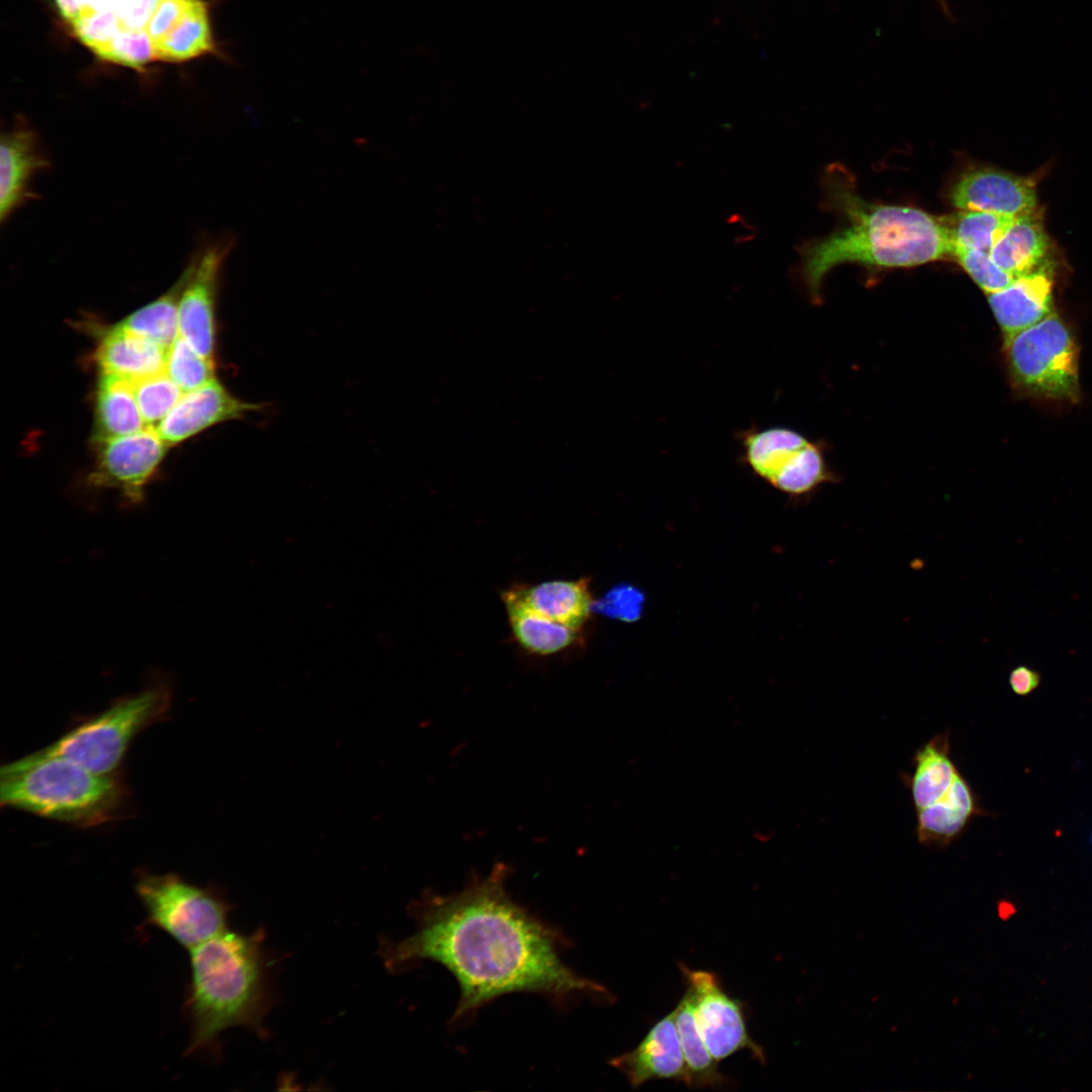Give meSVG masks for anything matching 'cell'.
<instances>
[{"label": "cell", "instance_id": "obj_1", "mask_svg": "<svg viewBox=\"0 0 1092 1092\" xmlns=\"http://www.w3.org/2000/svg\"><path fill=\"white\" fill-rule=\"evenodd\" d=\"M509 872L499 862L461 891L415 901L410 908L416 931L382 947L387 969L403 971L424 960L444 966L460 989L451 1022L468 1019L491 1000L515 992L542 994L557 1004L581 996L611 997L604 986L564 963L561 932L511 897Z\"/></svg>", "mask_w": 1092, "mask_h": 1092}, {"label": "cell", "instance_id": "obj_2", "mask_svg": "<svg viewBox=\"0 0 1092 1092\" xmlns=\"http://www.w3.org/2000/svg\"><path fill=\"white\" fill-rule=\"evenodd\" d=\"M829 189L848 224L799 250L801 279L812 300H819L824 277L839 264L912 267L951 256L941 218L915 207L869 202L848 186Z\"/></svg>", "mask_w": 1092, "mask_h": 1092}, {"label": "cell", "instance_id": "obj_3", "mask_svg": "<svg viewBox=\"0 0 1092 1092\" xmlns=\"http://www.w3.org/2000/svg\"><path fill=\"white\" fill-rule=\"evenodd\" d=\"M189 952L183 1011L191 1034L185 1056H217L220 1035L230 1028L262 1033L274 1003L262 932L225 929Z\"/></svg>", "mask_w": 1092, "mask_h": 1092}, {"label": "cell", "instance_id": "obj_4", "mask_svg": "<svg viewBox=\"0 0 1092 1092\" xmlns=\"http://www.w3.org/2000/svg\"><path fill=\"white\" fill-rule=\"evenodd\" d=\"M113 775H101L42 749L1 767L2 806L78 827L112 820L125 799Z\"/></svg>", "mask_w": 1092, "mask_h": 1092}, {"label": "cell", "instance_id": "obj_5", "mask_svg": "<svg viewBox=\"0 0 1092 1092\" xmlns=\"http://www.w3.org/2000/svg\"><path fill=\"white\" fill-rule=\"evenodd\" d=\"M949 730L934 735L913 756L914 770L903 778L916 814V837L942 849L960 838L972 821L986 815L968 780L950 756Z\"/></svg>", "mask_w": 1092, "mask_h": 1092}, {"label": "cell", "instance_id": "obj_6", "mask_svg": "<svg viewBox=\"0 0 1092 1092\" xmlns=\"http://www.w3.org/2000/svg\"><path fill=\"white\" fill-rule=\"evenodd\" d=\"M171 699L167 682H154L120 698L42 750L66 757L94 772L113 775L132 739L167 715Z\"/></svg>", "mask_w": 1092, "mask_h": 1092}, {"label": "cell", "instance_id": "obj_7", "mask_svg": "<svg viewBox=\"0 0 1092 1092\" xmlns=\"http://www.w3.org/2000/svg\"><path fill=\"white\" fill-rule=\"evenodd\" d=\"M1013 385L1041 399L1080 397L1079 349L1073 331L1056 312L1004 341Z\"/></svg>", "mask_w": 1092, "mask_h": 1092}, {"label": "cell", "instance_id": "obj_8", "mask_svg": "<svg viewBox=\"0 0 1092 1092\" xmlns=\"http://www.w3.org/2000/svg\"><path fill=\"white\" fill-rule=\"evenodd\" d=\"M135 893L152 925L190 950L226 929L231 906L217 890L199 887L176 874L138 875Z\"/></svg>", "mask_w": 1092, "mask_h": 1092}, {"label": "cell", "instance_id": "obj_9", "mask_svg": "<svg viewBox=\"0 0 1092 1092\" xmlns=\"http://www.w3.org/2000/svg\"><path fill=\"white\" fill-rule=\"evenodd\" d=\"M95 443L96 459L86 485L95 490L117 491L122 506L127 508L142 504L145 488L168 448L157 430L147 427L131 435Z\"/></svg>", "mask_w": 1092, "mask_h": 1092}, {"label": "cell", "instance_id": "obj_10", "mask_svg": "<svg viewBox=\"0 0 1092 1092\" xmlns=\"http://www.w3.org/2000/svg\"><path fill=\"white\" fill-rule=\"evenodd\" d=\"M679 968L693 994L699 1031L714 1059L720 1062L747 1050L764 1064V1051L747 1030L743 1002L724 990L716 974L692 970L682 964Z\"/></svg>", "mask_w": 1092, "mask_h": 1092}, {"label": "cell", "instance_id": "obj_11", "mask_svg": "<svg viewBox=\"0 0 1092 1092\" xmlns=\"http://www.w3.org/2000/svg\"><path fill=\"white\" fill-rule=\"evenodd\" d=\"M233 241L216 239L202 246L186 266L188 276L178 307L179 337L200 356L213 361L215 302L220 273Z\"/></svg>", "mask_w": 1092, "mask_h": 1092}, {"label": "cell", "instance_id": "obj_12", "mask_svg": "<svg viewBox=\"0 0 1092 1092\" xmlns=\"http://www.w3.org/2000/svg\"><path fill=\"white\" fill-rule=\"evenodd\" d=\"M609 1064L635 1089L651 1080H674L689 1086L690 1075L675 1023L674 1009L660 1018L639 1044Z\"/></svg>", "mask_w": 1092, "mask_h": 1092}, {"label": "cell", "instance_id": "obj_13", "mask_svg": "<svg viewBox=\"0 0 1092 1092\" xmlns=\"http://www.w3.org/2000/svg\"><path fill=\"white\" fill-rule=\"evenodd\" d=\"M259 408L256 403L235 397L215 378L183 393L155 429L168 446L175 445L214 425L241 419Z\"/></svg>", "mask_w": 1092, "mask_h": 1092}, {"label": "cell", "instance_id": "obj_14", "mask_svg": "<svg viewBox=\"0 0 1092 1092\" xmlns=\"http://www.w3.org/2000/svg\"><path fill=\"white\" fill-rule=\"evenodd\" d=\"M950 201L959 210L1020 216L1035 211L1036 193L1029 179L980 168L963 174L950 191Z\"/></svg>", "mask_w": 1092, "mask_h": 1092}, {"label": "cell", "instance_id": "obj_15", "mask_svg": "<svg viewBox=\"0 0 1092 1092\" xmlns=\"http://www.w3.org/2000/svg\"><path fill=\"white\" fill-rule=\"evenodd\" d=\"M50 167L37 133L18 121L3 131L0 142V218L7 219L18 207L33 199L31 179Z\"/></svg>", "mask_w": 1092, "mask_h": 1092}, {"label": "cell", "instance_id": "obj_16", "mask_svg": "<svg viewBox=\"0 0 1092 1092\" xmlns=\"http://www.w3.org/2000/svg\"><path fill=\"white\" fill-rule=\"evenodd\" d=\"M987 296L1005 341L1053 312L1052 276L1041 266Z\"/></svg>", "mask_w": 1092, "mask_h": 1092}, {"label": "cell", "instance_id": "obj_17", "mask_svg": "<svg viewBox=\"0 0 1092 1092\" xmlns=\"http://www.w3.org/2000/svg\"><path fill=\"white\" fill-rule=\"evenodd\" d=\"M504 596L531 611L580 632L595 608L588 580H551L535 585H517Z\"/></svg>", "mask_w": 1092, "mask_h": 1092}, {"label": "cell", "instance_id": "obj_18", "mask_svg": "<svg viewBox=\"0 0 1092 1092\" xmlns=\"http://www.w3.org/2000/svg\"><path fill=\"white\" fill-rule=\"evenodd\" d=\"M167 349L117 325L101 339L96 360L101 373L133 382L165 372Z\"/></svg>", "mask_w": 1092, "mask_h": 1092}, {"label": "cell", "instance_id": "obj_19", "mask_svg": "<svg viewBox=\"0 0 1092 1092\" xmlns=\"http://www.w3.org/2000/svg\"><path fill=\"white\" fill-rule=\"evenodd\" d=\"M133 386L131 380L101 373L96 391L95 442L131 435L148 427L140 413Z\"/></svg>", "mask_w": 1092, "mask_h": 1092}, {"label": "cell", "instance_id": "obj_20", "mask_svg": "<svg viewBox=\"0 0 1092 1092\" xmlns=\"http://www.w3.org/2000/svg\"><path fill=\"white\" fill-rule=\"evenodd\" d=\"M1049 248L1041 220L1033 211L1017 216L990 254L1001 269L1018 278L1041 267Z\"/></svg>", "mask_w": 1092, "mask_h": 1092}, {"label": "cell", "instance_id": "obj_21", "mask_svg": "<svg viewBox=\"0 0 1092 1092\" xmlns=\"http://www.w3.org/2000/svg\"><path fill=\"white\" fill-rule=\"evenodd\" d=\"M675 1023L682 1053L688 1066L692 1088L724 1089L734 1084L720 1073L718 1063L709 1052L697 1025L691 989L686 992L674 1008Z\"/></svg>", "mask_w": 1092, "mask_h": 1092}, {"label": "cell", "instance_id": "obj_22", "mask_svg": "<svg viewBox=\"0 0 1092 1092\" xmlns=\"http://www.w3.org/2000/svg\"><path fill=\"white\" fill-rule=\"evenodd\" d=\"M511 630L519 645L536 655H553L573 645L579 633L503 595Z\"/></svg>", "mask_w": 1092, "mask_h": 1092}, {"label": "cell", "instance_id": "obj_23", "mask_svg": "<svg viewBox=\"0 0 1092 1092\" xmlns=\"http://www.w3.org/2000/svg\"><path fill=\"white\" fill-rule=\"evenodd\" d=\"M155 51L157 60L170 62L217 54L208 2L198 0L177 25L155 43Z\"/></svg>", "mask_w": 1092, "mask_h": 1092}, {"label": "cell", "instance_id": "obj_24", "mask_svg": "<svg viewBox=\"0 0 1092 1092\" xmlns=\"http://www.w3.org/2000/svg\"><path fill=\"white\" fill-rule=\"evenodd\" d=\"M828 478L821 450L808 441L784 451L765 481L784 493L800 496L813 491Z\"/></svg>", "mask_w": 1092, "mask_h": 1092}, {"label": "cell", "instance_id": "obj_25", "mask_svg": "<svg viewBox=\"0 0 1092 1092\" xmlns=\"http://www.w3.org/2000/svg\"><path fill=\"white\" fill-rule=\"evenodd\" d=\"M187 276L188 272L185 268L177 282L166 293L136 309L117 326L146 337L168 350L179 337L178 307Z\"/></svg>", "mask_w": 1092, "mask_h": 1092}, {"label": "cell", "instance_id": "obj_26", "mask_svg": "<svg viewBox=\"0 0 1092 1092\" xmlns=\"http://www.w3.org/2000/svg\"><path fill=\"white\" fill-rule=\"evenodd\" d=\"M1016 217L989 211L960 210L941 218L951 244V256L956 249L990 253Z\"/></svg>", "mask_w": 1092, "mask_h": 1092}, {"label": "cell", "instance_id": "obj_27", "mask_svg": "<svg viewBox=\"0 0 1092 1092\" xmlns=\"http://www.w3.org/2000/svg\"><path fill=\"white\" fill-rule=\"evenodd\" d=\"M165 373L183 393L215 379L214 362L200 356L181 337L167 350Z\"/></svg>", "mask_w": 1092, "mask_h": 1092}, {"label": "cell", "instance_id": "obj_28", "mask_svg": "<svg viewBox=\"0 0 1092 1092\" xmlns=\"http://www.w3.org/2000/svg\"><path fill=\"white\" fill-rule=\"evenodd\" d=\"M133 390L144 422L153 428L171 412L183 394L165 372L134 382Z\"/></svg>", "mask_w": 1092, "mask_h": 1092}, {"label": "cell", "instance_id": "obj_29", "mask_svg": "<svg viewBox=\"0 0 1092 1092\" xmlns=\"http://www.w3.org/2000/svg\"><path fill=\"white\" fill-rule=\"evenodd\" d=\"M98 57L139 71H143L148 63L157 60L155 43L146 29L120 28Z\"/></svg>", "mask_w": 1092, "mask_h": 1092}, {"label": "cell", "instance_id": "obj_30", "mask_svg": "<svg viewBox=\"0 0 1092 1092\" xmlns=\"http://www.w3.org/2000/svg\"><path fill=\"white\" fill-rule=\"evenodd\" d=\"M953 258L987 294L1009 286L1016 278L1001 269L989 252L956 249Z\"/></svg>", "mask_w": 1092, "mask_h": 1092}, {"label": "cell", "instance_id": "obj_31", "mask_svg": "<svg viewBox=\"0 0 1092 1092\" xmlns=\"http://www.w3.org/2000/svg\"><path fill=\"white\" fill-rule=\"evenodd\" d=\"M75 35L99 56L120 30L114 10L84 12L73 24Z\"/></svg>", "mask_w": 1092, "mask_h": 1092}, {"label": "cell", "instance_id": "obj_32", "mask_svg": "<svg viewBox=\"0 0 1092 1092\" xmlns=\"http://www.w3.org/2000/svg\"><path fill=\"white\" fill-rule=\"evenodd\" d=\"M198 0H161L146 30L154 43L165 37Z\"/></svg>", "mask_w": 1092, "mask_h": 1092}, {"label": "cell", "instance_id": "obj_33", "mask_svg": "<svg viewBox=\"0 0 1092 1092\" xmlns=\"http://www.w3.org/2000/svg\"><path fill=\"white\" fill-rule=\"evenodd\" d=\"M161 0H117L114 12L120 28L146 29Z\"/></svg>", "mask_w": 1092, "mask_h": 1092}, {"label": "cell", "instance_id": "obj_34", "mask_svg": "<svg viewBox=\"0 0 1092 1092\" xmlns=\"http://www.w3.org/2000/svg\"><path fill=\"white\" fill-rule=\"evenodd\" d=\"M639 594L635 590L617 588L610 592L596 607H600V610L607 615H614L621 619H632L633 615L638 613V610L631 608V606L638 607Z\"/></svg>", "mask_w": 1092, "mask_h": 1092}, {"label": "cell", "instance_id": "obj_35", "mask_svg": "<svg viewBox=\"0 0 1092 1092\" xmlns=\"http://www.w3.org/2000/svg\"><path fill=\"white\" fill-rule=\"evenodd\" d=\"M1040 673L1025 664H1019L1011 669L1008 677L1012 692L1021 697L1028 696L1040 685Z\"/></svg>", "mask_w": 1092, "mask_h": 1092}, {"label": "cell", "instance_id": "obj_36", "mask_svg": "<svg viewBox=\"0 0 1092 1092\" xmlns=\"http://www.w3.org/2000/svg\"><path fill=\"white\" fill-rule=\"evenodd\" d=\"M56 4L62 17L70 24H73L84 12L88 11L85 0H56Z\"/></svg>", "mask_w": 1092, "mask_h": 1092}, {"label": "cell", "instance_id": "obj_37", "mask_svg": "<svg viewBox=\"0 0 1092 1092\" xmlns=\"http://www.w3.org/2000/svg\"><path fill=\"white\" fill-rule=\"evenodd\" d=\"M117 0H85L87 10L107 11L114 10Z\"/></svg>", "mask_w": 1092, "mask_h": 1092}, {"label": "cell", "instance_id": "obj_38", "mask_svg": "<svg viewBox=\"0 0 1092 1092\" xmlns=\"http://www.w3.org/2000/svg\"><path fill=\"white\" fill-rule=\"evenodd\" d=\"M940 1H941V3L943 2V0H940Z\"/></svg>", "mask_w": 1092, "mask_h": 1092}, {"label": "cell", "instance_id": "obj_39", "mask_svg": "<svg viewBox=\"0 0 1092 1092\" xmlns=\"http://www.w3.org/2000/svg\"><path fill=\"white\" fill-rule=\"evenodd\" d=\"M1091 842H1092V838H1091Z\"/></svg>", "mask_w": 1092, "mask_h": 1092}]
</instances>
